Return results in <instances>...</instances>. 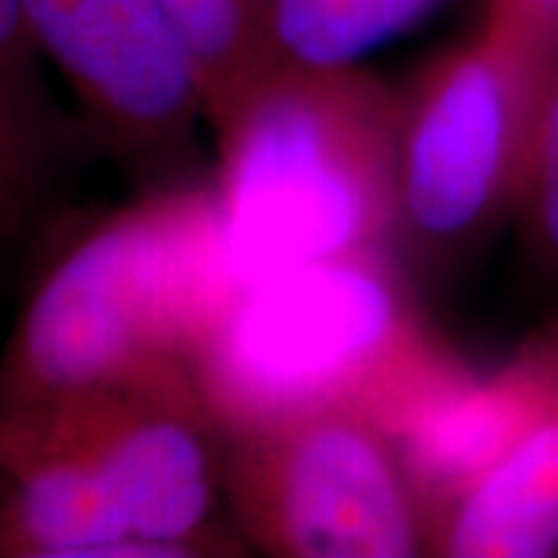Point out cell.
<instances>
[{
	"instance_id": "cell-6",
	"label": "cell",
	"mask_w": 558,
	"mask_h": 558,
	"mask_svg": "<svg viewBox=\"0 0 558 558\" xmlns=\"http://www.w3.org/2000/svg\"><path fill=\"white\" fill-rule=\"evenodd\" d=\"M25 10L90 137L153 186L190 178L205 112L159 0H25Z\"/></svg>"
},
{
	"instance_id": "cell-7",
	"label": "cell",
	"mask_w": 558,
	"mask_h": 558,
	"mask_svg": "<svg viewBox=\"0 0 558 558\" xmlns=\"http://www.w3.org/2000/svg\"><path fill=\"white\" fill-rule=\"evenodd\" d=\"M558 403V314L499 369L465 373L432 398L398 444L428 531L515 440Z\"/></svg>"
},
{
	"instance_id": "cell-8",
	"label": "cell",
	"mask_w": 558,
	"mask_h": 558,
	"mask_svg": "<svg viewBox=\"0 0 558 558\" xmlns=\"http://www.w3.org/2000/svg\"><path fill=\"white\" fill-rule=\"evenodd\" d=\"M432 556H558V403L440 515Z\"/></svg>"
},
{
	"instance_id": "cell-5",
	"label": "cell",
	"mask_w": 558,
	"mask_h": 558,
	"mask_svg": "<svg viewBox=\"0 0 558 558\" xmlns=\"http://www.w3.org/2000/svg\"><path fill=\"white\" fill-rule=\"evenodd\" d=\"M220 472L242 534L267 556H432L398 444L360 413L317 410L220 438Z\"/></svg>"
},
{
	"instance_id": "cell-4",
	"label": "cell",
	"mask_w": 558,
	"mask_h": 558,
	"mask_svg": "<svg viewBox=\"0 0 558 558\" xmlns=\"http://www.w3.org/2000/svg\"><path fill=\"white\" fill-rule=\"evenodd\" d=\"M556 72V25L515 0H487L478 32L400 97V258L450 267L515 208L531 128Z\"/></svg>"
},
{
	"instance_id": "cell-11",
	"label": "cell",
	"mask_w": 558,
	"mask_h": 558,
	"mask_svg": "<svg viewBox=\"0 0 558 558\" xmlns=\"http://www.w3.org/2000/svg\"><path fill=\"white\" fill-rule=\"evenodd\" d=\"M440 0H274L282 53L304 65H354L400 32L413 28Z\"/></svg>"
},
{
	"instance_id": "cell-1",
	"label": "cell",
	"mask_w": 558,
	"mask_h": 558,
	"mask_svg": "<svg viewBox=\"0 0 558 558\" xmlns=\"http://www.w3.org/2000/svg\"><path fill=\"white\" fill-rule=\"evenodd\" d=\"M240 292L215 180L149 186L44 270L0 357V416L116 388H196Z\"/></svg>"
},
{
	"instance_id": "cell-13",
	"label": "cell",
	"mask_w": 558,
	"mask_h": 558,
	"mask_svg": "<svg viewBox=\"0 0 558 558\" xmlns=\"http://www.w3.org/2000/svg\"><path fill=\"white\" fill-rule=\"evenodd\" d=\"M515 3H521L524 10H531L534 16L558 28V0H515Z\"/></svg>"
},
{
	"instance_id": "cell-10",
	"label": "cell",
	"mask_w": 558,
	"mask_h": 558,
	"mask_svg": "<svg viewBox=\"0 0 558 558\" xmlns=\"http://www.w3.org/2000/svg\"><path fill=\"white\" fill-rule=\"evenodd\" d=\"M199 90L208 128L220 134L274 75L282 53L274 0H159Z\"/></svg>"
},
{
	"instance_id": "cell-9",
	"label": "cell",
	"mask_w": 558,
	"mask_h": 558,
	"mask_svg": "<svg viewBox=\"0 0 558 558\" xmlns=\"http://www.w3.org/2000/svg\"><path fill=\"white\" fill-rule=\"evenodd\" d=\"M44 60L25 0H0V245L35 223L72 140Z\"/></svg>"
},
{
	"instance_id": "cell-3",
	"label": "cell",
	"mask_w": 558,
	"mask_h": 558,
	"mask_svg": "<svg viewBox=\"0 0 558 558\" xmlns=\"http://www.w3.org/2000/svg\"><path fill=\"white\" fill-rule=\"evenodd\" d=\"M398 134L400 97L354 65L286 60L274 69L215 134L220 227L236 286L395 248Z\"/></svg>"
},
{
	"instance_id": "cell-2",
	"label": "cell",
	"mask_w": 558,
	"mask_h": 558,
	"mask_svg": "<svg viewBox=\"0 0 558 558\" xmlns=\"http://www.w3.org/2000/svg\"><path fill=\"white\" fill-rule=\"evenodd\" d=\"M469 366L428 323L395 248L279 270L245 286L196 363L218 438L348 410L391 438Z\"/></svg>"
},
{
	"instance_id": "cell-12",
	"label": "cell",
	"mask_w": 558,
	"mask_h": 558,
	"mask_svg": "<svg viewBox=\"0 0 558 558\" xmlns=\"http://www.w3.org/2000/svg\"><path fill=\"white\" fill-rule=\"evenodd\" d=\"M515 211L534 258L558 270V72L539 100L531 128Z\"/></svg>"
}]
</instances>
